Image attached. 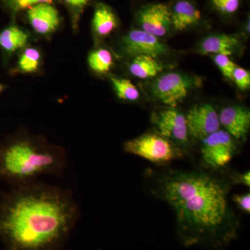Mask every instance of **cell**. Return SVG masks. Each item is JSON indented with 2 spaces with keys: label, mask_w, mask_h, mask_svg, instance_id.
<instances>
[{
  "label": "cell",
  "mask_w": 250,
  "mask_h": 250,
  "mask_svg": "<svg viewBox=\"0 0 250 250\" xmlns=\"http://www.w3.org/2000/svg\"><path fill=\"white\" fill-rule=\"evenodd\" d=\"M111 82L118 98L126 101H136L140 97L138 88L131 81L112 77Z\"/></svg>",
  "instance_id": "d6986e66"
},
{
  "label": "cell",
  "mask_w": 250,
  "mask_h": 250,
  "mask_svg": "<svg viewBox=\"0 0 250 250\" xmlns=\"http://www.w3.org/2000/svg\"><path fill=\"white\" fill-rule=\"evenodd\" d=\"M213 60L220 71L223 74L224 76L232 80L233 72L236 68V65L234 62H231L228 56L216 54L213 58Z\"/></svg>",
  "instance_id": "44dd1931"
},
{
  "label": "cell",
  "mask_w": 250,
  "mask_h": 250,
  "mask_svg": "<svg viewBox=\"0 0 250 250\" xmlns=\"http://www.w3.org/2000/svg\"><path fill=\"white\" fill-rule=\"evenodd\" d=\"M152 122L156 125L159 134L170 140L184 152L188 147L190 138L187 119L183 113L175 108H166L154 112Z\"/></svg>",
  "instance_id": "8992f818"
},
{
  "label": "cell",
  "mask_w": 250,
  "mask_h": 250,
  "mask_svg": "<svg viewBox=\"0 0 250 250\" xmlns=\"http://www.w3.org/2000/svg\"><path fill=\"white\" fill-rule=\"evenodd\" d=\"M163 69V65L155 58L147 55L136 56L129 65L131 74L140 79L155 77Z\"/></svg>",
  "instance_id": "9a60e30c"
},
{
  "label": "cell",
  "mask_w": 250,
  "mask_h": 250,
  "mask_svg": "<svg viewBox=\"0 0 250 250\" xmlns=\"http://www.w3.org/2000/svg\"><path fill=\"white\" fill-rule=\"evenodd\" d=\"M231 185L229 179L208 170L169 168L156 176L152 192L173 210L184 246L220 250L236 240L239 231L229 197Z\"/></svg>",
  "instance_id": "6da1fadb"
},
{
  "label": "cell",
  "mask_w": 250,
  "mask_h": 250,
  "mask_svg": "<svg viewBox=\"0 0 250 250\" xmlns=\"http://www.w3.org/2000/svg\"><path fill=\"white\" fill-rule=\"evenodd\" d=\"M233 201L236 207L243 213L250 214V193L237 194L233 197Z\"/></svg>",
  "instance_id": "d4e9b609"
},
{
  "label": "cell",
  "mask_w": 250,
  "mask_h": 250,
  "mask_svg": "<svg viewBox=\"0 0 250 250\" xmlns=\"http://www.w3.org/2000/svg\"><path fill=\"white\" fill-rule=\"evenodd\" d=\"M123 149L128 154L140 156L157 165H165L185 156L180 147L159 133H147L126 141Z\"/></svg>",
  "instance_id": "277c9868"
},
{
  "label": "cell",
  "mask_w": 250,
  "mask_h": 250,
  "mask_svg": "<svg viewBox=\"0 0 250 250\" xmlns=\"http://www.w3.org/2000/svg\"><path fill=\"white\" fill-rule=\"evenodd\" d=\"M67 4L75 9H82L90 0H63Z\"/></svg>",
  "instance_id": "4316f807"
},
{
  "label": "cell",
  "mask_w": 250,
  "mask_h": 250,
  "mask_svg": "<svg viewBox=\"0 0 250 250\" xmlns=\"http://www.w3.org/2000/svg\"><path fill=\"white\" fill-rule=\"evenodd\" d=\"M41 54L37 49L29 48L24 51L19 61V67L23 72H34L39 68Z\"/></svg>",
  "instance_id": "ffe728a7"
},
{
  "label": "cell",
  "mask_w": 250,
  "mask_h": 250,
  "mask_svg": "<svg viewBox=\"0 0 250 250\" xmlns=\"http://www.w3.org/2000/svg\"><path fill=\"white\" fill-rule=\"evenodd\" d=\"M27 40V34L17 27L8 28L0 34V45L8 52L21 48Z\"/></svg>",
  "instance_id": "e0dca14e"
},
{
  "label": "cell",
  "mask_w": 250,
  "mask_h": 250,
  "mask_svg": "<svg viewBox=\"0 0 250 250\" xmlns=\"http://www.w3.org/2000/svg\"><path fill=\"white\" fill-rule=\"evenodd\" d=\"M193 83V81L185 75L170 72L154 82L153 94L163 104L175 108L187 98Z\"/></svg>",
  "instance_id": "52a82bcc"
},
{
  "label": "cell",
  "mask_w": 250,
  "mask_h": 250,
  "mask_svg": "<svg viewBox=\"0 0 250 250\" xmlns=\"http://www.w3.org/2000/svg\"><path fill=\"white\" fill-rule=\"evenodd\" d=\"M67 166L65 151L41 139L22 135L0 147V178L14 188L35 183L46 174L61 178Z\"/></svg>",
  "instance_id": "3957f363"
},
{
  "label": "cell",
  "mask_w": 250,
  "mask_h": 250,
  "mask_svg": "<svg viewBox=\"0 0 250 250\" xmlns=\"http://www.w3.org/2000/svg\"><path fill=\"white\" fill-rule=\"evenodd\" d=\"M239 41L232 36L220 34L208 36L199 45L198 52L202 54H215L232 55L238 46Z\"/></svg>",
  "instance_id": "4fadbf2b"
},
{
  "label": "cell",
  "mask_w": 250,
  "mask_h": 250,
  "mask_svg": "<svg viewBox=\"0 0 250 250\" xmlns=\"http://www.w3.org/2000/svg\"><path fill=\"white\" fill-rule=\"evenodd\" d=\"M80 215L70 190L38 181L0 202V237L7 250H62Z\"/></svg>",
  "instance_id": "7a4b0ae2"
},
{
  "label": "cell",
  "mask_w": 250,
  "mask_h": 250,
  "mask_svg": "<svg viewBox=\"0 0 250 250\" xmlns=\"http://www.w3.org/2000/svg\"><path fill=\"white\" fill-rule=\"evenodd\" d=\"M189 138L202 141L220 129L218 112L209 104L193 106L186 116Z\"/></svg>",
  "instance_id": "ba28073f"
},
{
  "label": "cell",
  "mask_w": 250,
  "mask_h": 250,
  "mask_svg": "<svg viewBox=\"0 0 250 250\" xmlns=\"http://www.w3.org/2000/svg\"><path fill=\"white\" fill-rule=\"evenodd\" d=\"M220 126L236 141L246 140L250 129V112L241 106H228L218 114Z\"/></svg>",
  "instance_id": "8fae6325"
},
{
  "label": "cell",
  "mask_w": 250,
  "mask_h": 250,
  "mask_svg": "<svg viewBox=\"0 0 250 250\" xmlns=\"http://www.w3.org/2000/svg\"><path fill=\"white\" fill-rule=\"evenodd\" d=\"M220 11L226 14H233L239 6V0H212Z\"/></svg>",
  "instance_id": "cb8c5ba5"
},
{
  "label": "cell",
  "mask_w": 250,
  "mask_h": 250,
  "mask_svg": "<svg viewBox=\"0 0 250 250\" xmlns=\"http://www.w3.org/2000/svg\"><path fill=\"white\" fill-rule=\"evenodd\" d=\"M27 15L31 26L39 34L52 32L60 23L58 11L51 4L36 5L28 10Z\"/></svg>",
  "instance_id": "7c38bea8"
},
{
  "label": "cell",
  "mask_w": 250,
  "mask_h": 250,
  "mask_svg": "<svg viewBox=\"0 0 250 250\" xmlns=\"http://www.w3.org/2000/svg\"><path fill=\"white\" fill-rule=\"evenodd\" d=\"M6 4L15 11L21 10L30 9L36 5L44 4H52L53 0H4Z\"/></svg>",
  "instance_id": "7402d4cb"
},
{
  "label": "cell",
  "mask_w": 250,
  "mask_h": 250,
  "mask_svg": "<svg viewBox=\"0 0 250 250\" xmlns=\"http://www.w3.org/2000/svg\"><path fill=\"white\" fill-rule=\"evenodd\" d=\"M232 80L238 88L242 90L248 89L250 85V73L248 70L236 66L233 72Z\"/></svg>",
  "instance_id": "603a6c76"
},
{
  "label": "cell",
  "mask_w": 250,
  "mask_h": 250,
  "mask_svg": "<svg viewBox=\"0 0 250 250\" xmlns=\"http://www.w3.org/2000/svg\"><path fill=\"white\" fill-rule=\"evenodd\" d=\"M230 182L231 184H242L247 187L250 186V171L243 172V173H234L230 177Z\"/></svg>",
  "instance_id": "484cf974"
},
{
  "label": "cell",
  "mask_w": 250,
  "mask_h": 250,
  "mask_svg": "<svg viewBox=\"0 0 250 250\" xmlns=\"http://www.w3.org/2000/svg\"><path fill=\"white\" fill-rule=\"evenodd\" d=\"M125 53L130 57L147 55L157 58L168 53V48L158 37L143 30L134 29L129 32L123 42Z\"/></svg>",
  "instance_id": "9c48e42d"
},
{
  "label": "cell",
  "mask_w": 250,
  "mask_h": 250,
  "mask_svg": "<svg viewBox=\"0 0 250 250\" xmlns=\"http://www.w3.org/2000/svg\"><path fill=\"white\" fill-rule=\"evenodd\" d=\"M1 85H0V92H1Z\"/></svg>",
  "instance_id": "83f0119b"
},
{
  "label": "cell",
  "mask_w": 250,
  "mask_h": 250,
  "mask_svg": "<svg viewBox=\"0 0 250 250\" xmlns=\"http://www.w3.org/2000/svg\"><path fill=\"white\" fill-rule=\"evenodd\" d=\"M139 21L143 31L158 38L166 36L172 25L171 12L164 4L147 5L140 11Z\"/></svg>",
  "instance_id": "30bf717a"
},
{
  "label": "cell",
  "mask_w": 250,
  "mask_h": 250,
  "mask_svg": "<svg viewBox=\"0 0 250 250\" xmlns=\"http://www.w3.org/2000/svg\"><path fill=\"white\" fill-rule=\"evenodd\" d=\"M88 62L94 71L104 73L108 72L113 65V57L107 49H100L90 54Z\"/></svg>",
  "instance_id": "ac0fdd59"
},
{
  "label": "cell",
  "mask_w": 250,
  "mask_h": 250,
  "mask_svg": "<svg viewBox=\"0 0 250 250\" xmlns=\"http://www.w3.org/2000/svg\"><path fill=\"white\" fill-rule=\"evenodd\" d=\"M93 26L94 30L99 36H107L117 27L116 16L109 7L100 5L94 14Z\"/></svg>",
  "instance_id": "2e32d148"
},
{
  "label": "cell",
  "mask_w": 250,
  "mask_h": 250,
  "mask_svg": "<svg viewBox=\"0 0 250 250\" xmlns=\"http://www.w3.org/2000/svg\"><path fill=\"white\" fill-rule=\"evenodd\" d=\"M201 19V13L193 4L188 1H179L171 13V22L174 29L183 31L196 24Z\"/></svg>",
  "instance_id": "5bb4252c"
},
{
  "label": "cell",
  "mask_w": 250,
  "mask_h": 250,
  "mask_svg": "<svg viewBox=\"0 0 250 250\" xmlns=\"http://www.w3.org/2000/svg\"><path fill=\"white\" fill-rule=\"evenodd\" d=\"M236 140L225 130L219 129L201 141L202 160L211 170L225 167L236 156Z\"/></svg>",
  "instance_id": "5b68a950"
}]
</instances>
